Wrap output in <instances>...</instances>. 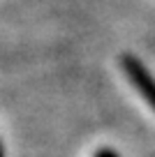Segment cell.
<instances>
[{
	"instance_id": "7a4b0ae2",
	"label": "cell",
	"mask_w": 155,
	"mask_h": 157,
	"mask_svg": "<svg viewBox=\"0 0 155 157\" xmlns=\"http://www.w3.org/2000/svg\"><path fill=\"white\" fill-rule=\"evenodd\" d=\"M93 157H121L113 148H100V150L93 152Z\"/></svg>"
},
{
	"instance_id": "3957f363",
	"label": "cell",
	"mask_w": 155,
	"mask_h": 157,
	"mask_svg": "<svg viewBox=\"0 0 155 157\" xmlns=\"http://www.w3.org/2000/svg\"><path fill=\"white\" fill-rule=\"evenodd\" d=\"M0 157H5V150H2V143H0Z\"/></svg>"
},
{
	"instance_id": "6da1fadb",
	"label": "cell",
	"mask_w": 155,
	"mask_h": 157,
	"mask_svg": "<svg viewBox=\"0 0 155 157\" xmlns=\"http://www.w3.org/2000/svg\"><path fill=\"white\" fill-rule=\"evenodd\" d=\"M121 67L125 72V76L130 78V83L134 86V90L144 97V102L155 111V76L146 69V65L141 63L137 56H123Z\"/></svg>"
}]
</instances>
